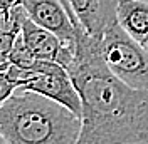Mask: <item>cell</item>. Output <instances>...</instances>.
Listing matches in <instances>:
<instances>
[{
	"label": "cell",
	"instance_id": "6da1fadb",
	"mask_svg": "<svg viewBox=\"0 0 148 144\" xmlns=\"http://www.w3.org/2000/svg\"><path fill=\"white\" fill-rule=\"evenodd\" d=\"M81 97V132L76 144L140 143L148 131V89H135L106 67L101 37L77 30L67 69Z\"/></svg>",
	"mask_w": 148,
	"mask_h": 144
},
{
	"label": "cell",
	"instance_id": "7a4b0ae2",
	"mask_svg": "<svg viewBox=\"0 0 148 144\" xmlns=\"http://www.w3.org/2000/svg\"><path fill=\"white\" fill-rule=\"evenodd\" d=\"M79 132L81 117L32 90L20 89L0 106L3 144H76Z\"/></svg>",
	"mask_w": 148,
	"mask_h": 144
},
{
	"label": "cell",
	"instance_id": "3957f363",
	"mask_svg": "<svg viewBox=\"0 0 148 144\" xmlns=\"http://www.w3.org/2000/svg\"><path fill=\"white\" fill-rule=\"evenodd\" d=\"M7 74L17 89L32 90L44 97L62 104L76 116L81 117V97L74 81L66 67L57 62L34 60L27 67H15L10 64Z\"/></svg>",
	"mask_w": 148,
	"mask_h": 144
},
{
	"label": "cell",
	"instance_id": "277c9868",
	"mask_svg": "<svg viewBox=\"0 0 148 144\" xmlns=\"http://www.w3.org/2000/svg\"><path fill=\"white\" fill-rule=\"evenodd\" d=\"M101 52L106 67L120 81L135 89H148V50L116 20L103 32Z\"/></svg>",
	"mask_w": 148,
	"mask_h": 144
},
{
	"label": "cell",
	"instance_id": "5b68a950",
	"mask_svg": "<svg viewBox=\"0 0 148 144\" xmlns=\"http://www.w3.org/2000/svg\"><path fill=\"white\" fill-rule=\"evenodd\" d=\"M18 3L32 22L51 30L64 44L76 45L77 30L83 25L74 15L69 0H20Z\"/></svg>",
	"mask_w": 148,
	"mask_h": 144
},
{
	"label": "cell",
	"instance_id": "8992f818",
	"mask_svg": "<svg viewBox=\"0 0 148 144\" xmlns=\"http://www.w3.org/2000/svg\"><path fill=\"white\" fill-rule=\"evenodd\" d=\"M20 37H22V42L29 50V54L32 55V59L57 62L66 69L71 67L74 60V47L64 44L51 30L32 22L27 17V14L22 18Z\"/></svg>",
	"mask_w": 148,
	"mask_h": 144
},
{
	"label": "cell",
	"instance_id": "52a82bcc",
	"mask_svg": "<svg viewBox=\"0 0 148 144\" xmlns=\"http://www.w3.org/2000/svg\"><path fill=\"white\" fill-rule=\"evenodd\" d=\"M74 15L92 37H101L104 29L116 20L114 0H69Z\"/></svg>",
	"mask_w": 148,
	"mask_h": 144
},
{
	"label": "cell",
	"instance_id": "ba28073f",
	"mask_svg": "<svg viewBox=\"0 0 148 144\" xmlns=\"http://www.w3.org/2000/svg\"><path fill=\"white\" fill-rule=\"evenodd\" d=\"M116 22L120 27L141 42L148 34V2L145 0H118L116 2Z\"/></svg>",
	"mask_w": 148,
	"mask_h": 144
},
{
	"label": "cell",
	"instance_id": "9c48e42d",
	"mask_svg": "<svg viewBox=\"0 0 148 144\" xmlns=\"http://www.w3.org/2000/svg\"><path fill=\"white\" fill-rule=\"evenodd\" d=\"M15 89H17V86H15L14 81L9 77L7 69H2V71H0V106L15 92Z\"/></svg>",
	"mask_w": 148,
	"mask_h": 144
},
{
	"label": "cell",
	"instance_id": "30bf717a",
	"mask_svg": "<svg viewBox=\"0 0 148 144\" xmlns=\"http://www.w3.org/2000/svg\"><path fill=\"white\" fill-rule=\"evenodd\" d=\"M20 0H0V10H5V9H12L18 5Z\"/></svg>",
	"mask_w": 148,
	"mask_h": 144
},
{
	"label": "cell",
	"instance_id": "8fae6325",
	"mask_svg": "<svg viewBox=\"0 0 148 144\" xmlns=\"http://www.w3.org/2000/svg\"><path fill=\"white\" fill-rule=\"evenodd\" d=\"M140 44H141V45H143V47H145V49H147V50H148V34H147V35H145V39H143V40H141Z\"/></svg>",
	"mask_w": 148,
	"mask_h": 144
},
{
	"label": "cell",
	"instance_id": "7c38bea8",
	"mask_svg": "<svg viewBox=\"0 0 148 144\" xmlns=\"http://www.w3.org/2000/svg\"><path fill=\"white\" fill-rule=\"evenodd\" d=\"M141 141H145V143H148V131L145 132V134H143V139H141Z\"/></svg>",
	"mask_w": 148,
	"mask_h": 144
},
{
	"label": "cell",
	"instance_id": "4fadbf2b",
	"mask_svg": "<svg viewBox=\"0 0 148 144\" xmlns=\"http://www.w3.org/2000/svg\"><path fill=\"white\" fill-rule=\"evenodd\" d=\"M7 67H9V64H0V71L2 69H7Z\"/></svg>",
	"mask_w": 148,
	"mask_h": 144
},
{
	"label": "cell",
	"instance_id": "5bb4252c",
	"mask_svg": "<svg viewBox=\"0 0 148 144\" xmlns=\"http://www.w3.org/2000/svg\"><path fill=\"white\" fill-rule=\"evenodd\" d=\"M128 144H148V143H145V141H140V143H128Z\"/></svg>",
	"mask_w": 148,
	"mask_h": 144
}]
</instances>
